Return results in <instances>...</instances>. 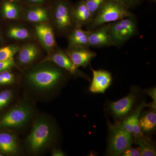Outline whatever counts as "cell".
<instances>
[{"label":"cell","mask_w":156,"mask_h":156,"mask_svg":"<svg viewBox=\"0 0 156 156\" xmlns=\"http://www.w3.org/2000/svg\"><path fill=\"white\" fill-rule=\"evenodd\" d=\"M10 70L0 72V86L11 85L15 83L16 76Z\"/></svg>","instance_id":"484cf974"},{"label":"cell","mask_w":156,"mask_h":156,"mask_svg":"<svg viewBox=\"0 0 156 156\" xmlns=\"http://www.w3.org/2000/svg\"><path fill=\"white\" fill-rule=\"evenodd\" d=\"M156 88H153L150 89L146 90L145 91L147 95L150 96L153 99L154 102H156Z\"/></svg>","instance_id":"1f68e13d"},{"label":"cell","mask_w":156,"mask_h":156,"mask_svg":"<svg viewBox=\"0 0 156 156\" xmlns=\"http://www.w3.org/2000/svg\"><path fill=\"white\" fill-rule=\"evenodd\" d=\"M20 46L19 43H13L0 48V62L14 58Z\"/></svg>","instance_id":"cb8c5ba5"},{"label":"cell","mask_w":156,"mask_h":156,"mask_svg":"<svg viewBox=\"0 0 156 156\" xmlns=\"http://www.w3.org/2000/svg\"><path fill=\"white\" fill-rule=\"evenodd\" d=\"M109 31L114 46L117 47L122 46L139 33L136 16L132 15L110 23Z\"/></svg>","instance_id":"5b68a950"},{"label":"cell","mask_w":156,"mask_h":156,"mask_svg":"<svg viewBox=\"0 0 156 156\" xmlns=\"http://www.w3.org/2000/svg\"><path fill=\"white\" fill-rule=\"evenodd\" d=\"M51 13L50 6L24 5L23 20L33 23L50 22Z\"/></svg>","instance_id":"4fadbf2b"},{"label":"cell","mask_w":156,"mask_h":156,"mask_svg":"<svg viewBox=\"0 0 156 156\" xmlns=\"http://www.w3.org/2000/svg\"><path fill=\"white\" fill-rule=\"evenodd\" d=\"M4 155H4V154L0 152V156H3Z\"/></svg>","instance_id":"8d00e7d4"},{"label":"cell","mask_w":156,"mask_h":156,"mask_svg":"<svg viewBox=\"0 0 156 156\" xmlns=\"http://www.w3.org/2000/svg\"><path fill=\"white\" fill-rule=\"evenodd\" d=\"M63 69L52 62L43 60L25 69L27 84L38 91H48L56 87L63 80Z\"/></svg>","instance_id":"6da1fadb"},{"label":"cell","mask_w":156,"mask_h":156,"mask_svg":"<svg viewBox=\"0 0 156 156\" xmlns=\"http://www.w3.org/2000/svg\"><path fill=\"white\" fill-rule=\"evenodd\" d=\"M9 1H17V2H21L23 3V0H9Z\"/></svg>","instance_id":"e575fe53"},{"label":"cell","mask_w":156,"mask_h":156,"mask_svg":"<svg viewBox=\"0 0 156 156\" xmlns=\"http://www.w3.org/2000/svg\"><path fill=\"white\" fill-rule=\"evenodd\" d=\"M88 34V30H84L82 27H75L66 37L68 47L89 48Z\"/></svg>","instance_id":"44dd1931"},{"label":"cell","mask_w":156,"mask_h":156,"mask_svg":"<svg viewBox=\"0 0 156 156\" xmlns=\"http://www.w3.org/2000/svg\"><path fill=\"white\" fill-rule=\"evenodd\" d=\"M64 50L75 66L78 69L80 67H87L97 56L95 52L86 47H68Z\"/></svg>","instance_id":"5bb4252c"},{"label":"cell","mask_w":156,"mask_h":156,"mask_svg":"<svg viewBox=\"0 0 156 156\" xmlns=\"http://www.w3.org/2000/svg\"><path fill=\"white\" fill-rule=\"evenodd\" d=\"M51 156H64L65 154L59 150L54 149L51 153Z\"/></svg>","instance_id":"d6a6232c"},{"label":"cell","mask_w":156,"mask_h":156,"mask_svg":"<svg viewBox=\"0 0 156 156\" xmlns=\"http://www.w3.org/2000/svg\"><path fill=\"white\" fill-rule=\"evenodd\" d=\"M43 60L52 62L59 67L75 76H80L88 80L90 78L76 67L64 50L57 47L53 52L47 55Z\"/></svg>","instance_id":"8fae6325"},{"label":"cell","mask_w":156,"mask_h":156,"mask_svg":"<svg viewBox=\"0 0 156 156\" xmlns=\"http://www.w3.org/2000/svg\"><path fill=\"white\" fill-rule=\"evenodd\" d=\"M31 24L36 41L45 50L47 55L58 47L56 41V34L50 23Z\"/></svg>","instance_id":"9c48e42d"},{"label":"cell","mask_w":156,"mask_h":156,"mask_svg":"<svg viewBox=\"0 0 156 156\" xmlns=\"http://www.w3.org/2000/svg\"><path fill=\"white\" fill-rule=\"evenodd\" d=\"M6 31V35L9 40L14 43L36 41L34 36L32 27L23 20H13ZM20 44V43H19Z\"/></svg>","instance_id":"30bf717a"},{"label":"cell","mask_w":156,"mask_h":156,"mask_svg":"<svg viewBox=\"0 0 156 156\" xmlns=\"http://www.w3.org/2000/svg\"><path fill=\"white\" fill-rule=\"evenodd\" d=\"M24 5L17 1L2 0L1 11L3 18L10 21L23 20Z\"/></svg>","instance_id":"9a60e30c"},{"label":"cell","mask_w":156,"mask_h":156,"mask_svg":"<svg viewBox=\"0 0 156 156\" xmlns=\"http://www.w3.org/2000/svg\"><path fill=\"white\" fill-rule=\"evenodd\" d=\"M13 97V92L5 90L0 92V110L7 106Z\"/></svg>","instance_id":"4316f807"},{"label":"cell","mask_w":156,"mask_h":156,"mask_svg":"<svg viewBox=\"0 0 156 156\" xmlns=\"http://www.w3.org/2000/svg\"><path fill=\"white\" fill-rule=\"evenodd\" d=\"M139 125L144 132H149L153 130L156 126V110L148 112L139 118Z\"/></svg>","instance_id":"603a6c76"},{"label":"cell","mask_w":156,"mask_h":156,"mask_svg":"<svg viewBox=\"0 0 156 156\" xmlns=\"http://www.w3.org/2000/svg\"><path fill=\"white\" fill-rule=\"evenodd\" d=\"M151 2H153L156 3V0H149Z\"/></svg>","instance_id":"d590c367"},{"label":"cell","mask_w":156,"mask_h":156,"mask_svg":"<svg viewBox=\"0 0 156 156\" xmlns=\"http://www.w3.org/2000/svg\"><path fill=\"white\" fill-rule=\"evenodd\" d=\"M135 140L136 144L139 147L140 156L156 155L155 147L150 139L143 135L135 138Z\"/></svg>","instance_id":"7402d4cb"},{"label":"cell","mask_w":156,"mask_h":156,"mask_svg":"<svg viewBox=\"0 0 156 156\" xmlns=\"http://www.w3.org/2000/svg\"><path fill=\"white\" fill-rule=\"evenodd\" d=\"M147 106L150 107V105L142 102L133 113L127 117L122 123L120 124L121 127L132 134L135 139L143 135L139 125V117L143 109Z\"/></svg>","instance_id":"e0dca14e"},{"label":"cell","mask_w":156,"mask_h":156,"mask_svg":"<svg viewBox=\"0 0 156 156\" xmlns=\"http://www.w3.org/2000/svg\"><path fill=\"white\" fill-rule=\"evenodd\" d=\"M14 68H17L14 58L7 61L0 62V72L11 70Z\"/></svg>","instance_id":"f1b7e54d"},{"label":"cell","mask_w":156,"mask_h":156,"mask_svg":"<svg viewBox=\"0 0 156 156\" xmlns=\"http://www.w3.org/2000/svg\"><path fill=\"white\" fill-rule=\"evenodd\" d=\"M128 7L129 9H134L138 7L144 0H117Z\"/></svg>","instance_id":"f546056e"},{"label":"cell","mask_w":156,"mask_h":156,"mask_svg":"<svg viewBox=\"0 0 156 156\" xmlns=\"http://www.w3.org/2000/svg\"><path fill=\"white\" fill-rule=\"evenodd\" d=\"M72 15L75 26L79 27L87 26L94 18L83 0L73 4Z\"/></svg>","instance_id":"ac0fdd59"},{"label":"cell","mask_w":156,"mask_h":156,"mask_svg":"<svg viewBox=\"0 0 156 156\" xmlns=\"http://www.w3.org/2000/svg\"><path fill=\"white\" fill-rule=\"evenodd\" d=\"M91 69L93 73V78L89 91L92 93H104L112 82L111 73L105 70Z\"/></svg>","instance_id":"2e32d148"},{"label":"cell","mask_w":156,"mask_h":156,"mask_svg":"<svg viewBox=\"0 0 156 156\" xmlns=\"http://www.w3.org/2000/svg\"><path fill=\"white\" fill-rule=\"evenodd\" d=\"M73 4L70 0L51 1L50 23L57 36L66 37L76 27L72 15Z\"/></svg>","instance_id":"7a4b0ae2"},{"label":"cell","mask_w":156,"mask_h":156,"mask_svg":"<svg viewBox=\"0 0 156 156\" xmlns=\"http://www.w3.org/2000/svg\"><path fill=\"white\" fill-rule=\"evenodd\" d=\"M42 49L36 41L23 43L14 56L17 67L21 70L26 69L34 64L41 56Z\"/></svg>","instance_id":"ba28073f"},{"label":"cell","mask_w":156,"mask_h":156,"mask_svg":"<svg viewBox=\"0 0 156 156\" xmlns=\"http://www.w3.org/2000/svg\"><path fill=\"white\" fill-rule=\"evenodd\" d=\"M136 93V91L133 90L126 97L111 103L110 108L115 116L122 118L130 112L135 102Z\"/></svg>","instance_id":"d6986e66"},{"label":"cell","mask_w":156,"mask_h":156,"mask_svg":"<svg viewBox=\"0 0 156 156\" xmlns=\"http://www.w3.org/2000/svg\"><path fill=\"white\" fill-rule=\"evenodd\" d=\"M110 23L88 30L89 47L102 48L114 46L110 34Z\"/></svg>","instance_id":"7c38bea8"},{"label":"cell","mask_w":156,"mask_h":156,"mask_svg":"<svg viewBox=\"0 0 156 156\" xmlns=\"http://www.w3.org/2000/svg\"><path fill=\"white\" fill-rule=\"evenodd\" d=\"M87 8L95 17L104 3L107 0H83Z\"/></svg>","instance_id":"d4e9b609"},{"label":"cell","mask_w":156,"mask_h":156,"mask_svg":"<svg viewBox=\"0 0 156 156\" xmlns=\"http://www.w3.org/2000/svg\"><path fill=\"white\" fill-rule=\"evenodd\" d=\"M32 109L25 103L18 104L11 108L0 119V128L18 129L30 119Z\"/></svg>","instance_id":"52a82bcc"},{"label":"cell","mask_w":156,"mask_h":156,"mask_svg":"<svg viewBox=\"0 0 156 156\" xmlns=\"http://www.w3.org/2000/svg\"><path fill=\"white\" fill-rule=\"evenodd\" d=\"M134 15L128 7L119 1L107 0L91 22L87 26V30L93 29L105 23L115 22Z\"/></svg>","instance_id":"3957f363"},{"label":"cell","mask_w":156,"mask_h":156,"mask_svg":"<svg viewBox=\"0 0 156 156\" xmlns=\"http://www.w3.org/2000/svg\"><path fill=\"white\" fill-rule=\"evenodd\" d=\"M3 40V36L2 31L0 30V44L2 43Z\"/></svg>","instance_id":"836d02e7"},{"label":"cell","mask_w":156,"mask_h":156,"mask_svg":"<svg viewBox=\"0 0 156 156\" xmlns=\"http://www.w3.org/2000/svg\"><path fill=\"white\" fill-rule=\"evenodd\" d=\"M19 151V143L15 134L0 131V152L4 154L15 155Z\"/></svg>","instance_id":"ffe728a7"},{"label":"cell","mask_w":156,"mask_h":156,"mask_svg":"<svg viewBox=\"0 0 156 156\" xmlns=\"http://www.w3.org/2000/svg\"><path fill=\"white\" fill-rule=\"evenodd\" d=\"M108 152L112 156H120L131 147L134 143L133 135L122 128L120 124L110 125Z\"/></svg>","instance_id":"8992f818"},{"label":"cell","mask_w":156,"mask_h":156,"mask_svg":"<svg viewBox=\"0 0 156 156\" xmlns=\"http://www.w3.org/2000/svg\"><path fill=\"white\" fill-rule=\"evenodd\" d=\"M52 0H23V3L25 6L49 5Z\"/></svg>","instance_id":"83f0119b"},{"label":"cell","mask_w":156,"mask_h":156,"mask_svg":"<svg viewBox=\"0 0 156 156\" xmlns=\"http://www.w3.org/2000/svg\"><path fill=\"white\" fill-rule=\"evenodd\" d=\"M122 155L125 156H140V151L139 149L132 148L131 147L126 151L123 153Z\"/></svg>","instance_id":"4dcf8cb0"},{"label":"cell","mask_w":156,"mask_h":156,"mask_svg":"<svg viewBox=\"0 0 156 156\" xmlns=\"http://www.w3.org/2000/svg\"><path fill=\"white\" fill-rule=\"evenodd\" d=\"M53 129L50 121L44 118H39L34 123L27 139L29 149L36 154L44 149L53 138Z\"/></svg>","instance_id":"277c9868"}]
</instances>
